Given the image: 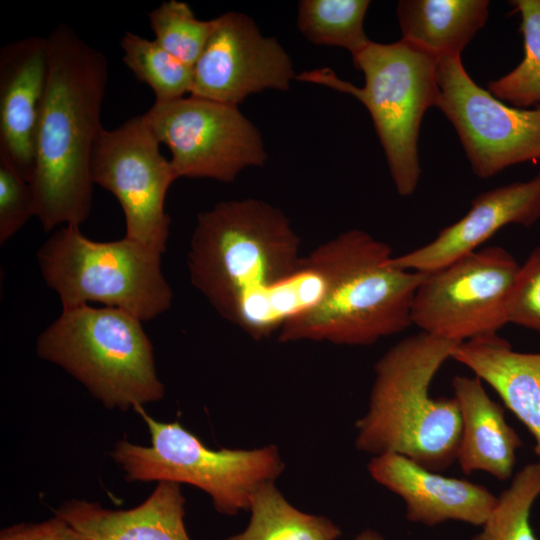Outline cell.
<instances>
[{"label":"cell","mask_w":540,"mask_h":540,"mask_svg":"<svg viewBox=\"0 0 540 540\" xmlns=\"http://www.w3.org/2000/svg\"><path fill=\"white\" fill-rule=\"evenodd\" d=\"M48 75L31 186L45 232L80 226L92 208L90 165L103 129L108 61L66 24L46 37Z\"/></svg>","instance_id":"2"},{"label":"cell","mask_w":540,"mask_h":540,"mask_svg":"<svg viewBox=\"0 0 540 540\" xmlns=\"http://www.w3.org/2000/svg\"><path fill=\"white\" fill-rule=\"evenodd\" d=\"M124 64L147 84L155 102H167L190 95L193 67L182 62L155 40L126 32L120 42Z\"/></svg>","instance_id":"23"},{"label":"cell","mask_w":540,"mask_h":540,"mask_svg":"<svg viewBox=\"0 0 540 540\" xmlns=\"http://www.w3.org/2000/svg\"><path fill=\"white\" fill-rule=\"evenodd\" d=\"M90 174L93 184L118 200L125 217V237L165 253L171 223L165 199L178 177L143 115L113 130H101Z\"/></svg>","instance_id":"12"},{"label":"cell","mask_w":540,"mask_h":540,"mask_svg":"<svg viewBox=\"0 0 540 540\" xmlns=\"http://www.w3.org/2000/svg\"><path fill=\"white\" fill-rule=\"evenodd\" d=\"M540 495V462L524 466L504 490L482 530L471 540H537L530 512Z\"/></svg>","instance_id":"25"},{"label":"cell","mask_w":540,"mask_h":540,"mask_svg":"<svg viewBox=\"0 0 540 540\" xmlns=\"http://www.w3.org/2000/svg\"><path fill=\"white\" fill-rule=\"evenodd\" d=\"M519 268L507 250L489 246L426 273L413 300L412 325L456 342L496 334L509 323Z\"/></svg>","instance_id":"10"},{"label":"cell","mask_w":540,"mask_h":540,"mask_svg":"<svg viewBox=\"0 0 540 540\" xmlns=\"http://www.w3.org/2000/svg\"><path fill=\"white\" fill-rule=\"evenodd\" d=\"M488 0H401L396 14L403 40L439 57L461 55L489 15Z\"/></svg>","instance_id":"20"},{"label":"cell","mask_w":540,"mask_h":540,"mask_svg":"<svg viewBox=\"0 0 540 540\" xmlns=\"http://www.w3.org/2000/svg\"><path fill=\"white\" fill-rule=\"evenodd\" d=\"M0 540H89L55 514L40 523H21L3 529Z\"/></svg>","instance_id":"29"},{"label":"cell","mask_w":540,"mask_h":540,"mask_svg":"<svg viewBox=\"0 0 540 540\" xmlns=\"http://www.w3.org/2000/svg\"><path fill=\"white\" fill-rule=\"evenodd\" d=\"M368 472L403 499L409 521L429 527L448 520L482 526L497 503L486 487L443 476L399 454L373 456Z\"/></svg>","instance_id":"16"},{"label":"cell","mask_w":540,"mask_h":540,"mask_svg":"<svg viewBox=\"0 0 540 540\" xmlns=\"http://www.w3.org/2000/svg\"><path fill=\"white\" fill-rule=\"evenodd\" d=\"M452 386L462 418L457 461L463 473L484 471L500 481L509 479L522 441L506 422L504 409L477 377L456 375Z\"/></svg>","instance_id":"19"},{"label":"cell","mask_w":540,"mask_h":540,"mask_svg":"<svg viewBox=\"0 0 540 540\" xmlns=\"http://www.w3.org/2000/svg\"><path fill=\"white\" fill-rule=\"evenodd\" d=\"M141 322L114 307L63 308L38 336L36 351L82 383L107 408L135 409L161 400L165 393Z\"/></svg>","instance_id":"6"},{"label":"cell","mask_w":540,"mask_h":540,"mask_svg":"<svg viewBox=\"0 0 540 540\" xmlns=\"http://www.w3.org/2000/svg\"><path fill=\"white\" fill-rule=\"evenodd\" d=\"M161 256L125 236L98 242L84 236L79 226L67 225L39 248L37 261L63 308L99 302L147 321L166 312L173 301Z\"/></svg>","instance_id":"7"},{"label":"cell","mask_w":540,"mask_h":540,"mask_svg":"<svg viewBox=\"0 0 540 540\" xmlns=\"http://www.w3.org/2000/svg\"><path fill=\"white\" fill-rule=\"evenodd\" d=\"M438 59L403 39L371 41L352 57L355 68L364 75L362 87L339 78L329 68L304 71L296 79L349 94L366 107L396 191L407 197L416 190L422 172L418 157L421 123L426 111L438 104Z\"/></svg>","instance_id":"5"},{"label":"cell","mask_w":540,"mask_h":540,"mask_svg":"<svg viewBox=\"0 0 540 540\" xmlns=\"http://www.w3.org/2000/svg\"><path fill=\"white\" fill-rule=\"evenodd\" d=\"M437 79V107L456 130L477 177L540 160V106L518 108L495 98L471 78L461 55L439 57Z\"/></svg>","instance_id":"11"},{"label":"cell","mask_w":540,"mask_h":540,"mask_svg":"<svg viewBox=\"0 0 540 540\" xmlns=\"http://www.w3.org/2000/svg\"><path fill=\"white\" fill-rule=\"evenodd\" d=\"M329 286L309 309L278 332L282 343L328 342L367 346L412 325V306L426 273L391 263V247L361 229H350L319 245Z\"/></svg>","instance_id":"4"},{"label":"cell","mask_w":540,"mask_h":540,"mask_svg":"<svg viewBox=\"0 0 540 540\" xmlns=\"http://www.w3.org/2000/svg\"><path fill=\"white\" fill-rule=\"evenodd\" d=\"M147 16L154 40L191 67L201 55L215 26V18L197 19L190 6L178 0L162 2Z\"/></svg>","instance_id":"26"},{"label":"cell","mask_w":540,"mask_h":540,"mask_svg":"<svg viewBox=\"0 0 540 540\" xmlns=\"http://www.w3.org/2000/svg\"><path fill=\"white\" fill-rule=\"evenodd\" d=\"M355 540H384V538L379 533L367 529L358 534Z\"/></svg>","instance_id":"30"},{"label":"cell","mask_w":540,"mask_h":540,"mask_svg":"<svg viewBox=\"0 0 540 540\" xmlns=\"http://www.w3.org/2000/svg\"><path fill=\"white\" fill-rule=\"evenodd\" d=\"M297 74L275 37L255 21L229 11L215 18L214 29L193 66L191 96L238 106L266 90L288 91Z\"/></svg>","instance_id":"13"},{"label":"cell","mask_w":540,"mask_h":540,"mask_svg":"<svg viewBox=\"0 0 540 540\" xmlns=\"http://www.w3.org/2000/svg\"><path fill=\"white\" fill-rule=\"evenodd\" d=\"M48 75L46 37L29 36L0 50V149L31 183Z\"/></svg>","instance_id":"15"},{"label":"cell","mask_w":540,"mask_h":540,"mask_svg":"<svg viewBox=\"0 0 540 540\" xmlns=\"http://www.w3.org/2000/svg\"><path fill=\"white\" fill-rule=\"evenodd\" d=\"M450 358L487 382L525 425L540 457V353H522L497 334L457 344Z\"/></svg>","instance_id":"18"},{"label":"cell","mask_w":540,"mask_h":540,"mask_svg":"<svg viewBox=\"0 0 540 540\" xmlns=\"http://www.w3.org/2000/svg\"><path fill=\"white\" fill-rule=\"evenodd\" d=\"M540 221V172L527 181L513 182L477 195L468 212L443 228L429 243L399 256V268L429 273L478 250L509 224L525 227Z\"/></svg>","instance_id":"14"},{"label":"cell","mask_w":540,"mask_h":540,"mask_svg":"<svg viewBox=\"0 0 540 540\" xmlns=\"http://www.w3.org/2000/svg\"><path fill=\"white\" fill-rule=\"evenodd\" d=\"M508 322L540 333V245L520 265L507 304Z\"/></svg>","instance_id":"28"},{"label":"cell","mask_w":540,"mask_h":540,"mask_svg":"<svg viewBox=\"0 0 540 540\" xmlns=\"http://www.w3.org/2000/svg\"><path fill=\"white\" fill-rule=\"evenodd\" d=\"M185 498L180 484L161 481L150 496L127 510L71 500L55 514L89 540H191L184 525Z\"/></svg>","instance_id":"17"},{"label":"cell","mask_w":540,"mask_h":540,"mask_svg":"<svg viewBox=\"0 0 540 540\" xmlns=\"http://www.w3.org/2000/svg\"><path fill=\"white\" fill-rule=\"evenodd\" d=\"M460 342L425 332L408 336L377 361L367 412L356 422V448L394 453L441 472L455 460L462 418L457 399L432 398L430 384Z\"/></svg>","instance_id":"3"},{"label":"cell","mask_w":540,"mask_h":540,"mask_svg":"<svg viewBox=\"0 0 540 540\" xmlns=\"http://www.w3.org/2000/svg\"><path fill=\"white\" fill-rule=\"evenodd\" d=\"M34 215L36 203L31 184L0 149V243L13 237Z\"/></svg>","instance_id":"27"},{"label":"cell","mask_w":540,"mask_h":540,"mask_svg":"<svg viewBox=\"0 0 540 540\" xmlns=\"http://www.w3.org/2000/svg\"><path fill=\"white\" fill-rule=\"evenodd\" d=\"M521 18L524 56L509 73L492 80L487 90L518 108L540 106V0L510 2Z\"/></svg>","instance_id":"24"},{"label":"cell","mask_w":540,"mask_h":540,"mask_svg":"<svg viewBox=\"0 0 540 540\" xmlns=\"http://www.w3.org/2000/svg\"><path fill=\"white\" fill-rule=\"evenodd\" d=\"M369 6L368 0H302L297 27L309 42L344 48L353 57L371 42L364 30Z\"/></svg>","instance_id":"22"},{"label":"cell","mask_w":540,"mask_h":540,"mask_svg":"<svg viewBox=\"0 0 540 540\" xmlns=\"http://www.w3.org/2000/svg\"><path fill=\"white\" fill-rule=\"evenodd\" d=\"M160 144L171 152L177 177L233 182L268 155L259 129L236 105L189 95L154 102L142 114Z\"/></svg>","instance_id":"9"},{"label":"cell","mask_w":540,"mask_h":540,"mask_svg":"<svg viewBox=\"0 0 540 540\" xmlns=\"http://www.w3.org/2000/svg\"><path fill=\"white\" fill-rule=\"evenodd\" d=\"M146 423L151 446L127 440L112 452L128 481L185 483L206 492L217 512L235 515L249 510L253 494L275 482L285 464L275 445L254 449H211L179 422H161L142 406L135 408Z\"/></svg>","instance_id":"8"},{"label":"cell","mask_w":540,"mask_h":540,"mask_svg":"<svg viewBox=\"0 0 540 540\" xmlns=\"http://www.w3.org/2000/svg\"><path fill=\"white\" fill-rule=\"evenodd\" d=\"M278 207L257 198L226 200L198 214L187 265L192 285L227 321L258 341L326 293L329 272Z\"/></svg>","instance_id":"1"},{"label":"cell","mask_w":540,"mask_h":540,"mask_svg":"<svg viewBox=\"0 0 540 540\" xmlns=\"http://www.w3.org/2000/svg\"><path fill=\"white\" fill-rule=\"evenodd\" d=\"M247 528L226 540H336L341 530L330 519L291 505L275 486L262 485L253 494Z\"/></svg>","instance_id":"21"}]
</instances>
